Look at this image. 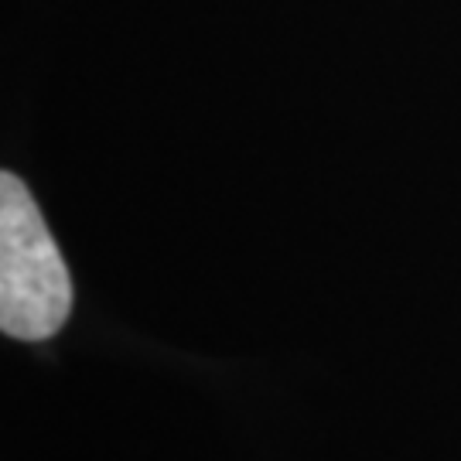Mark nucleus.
I'll return each instance as SVG.
<instances>
[{
	"label": "nucleus",
	"mask_w": 461,
	"mask_h": 461,
	"mask_svg": "<svg viewBox=\"0 0 461 461\" xmlns=\"http://www.w3.org/2000/svg\"><path fill=\"white\" fill-rule=\"evenodd\" d=\"M72 312V280L49 222L17 175H0V329L21 342L51 339Z\"/></svg>",
	"instance_id": "f257e3e1"
}]
</instances>
